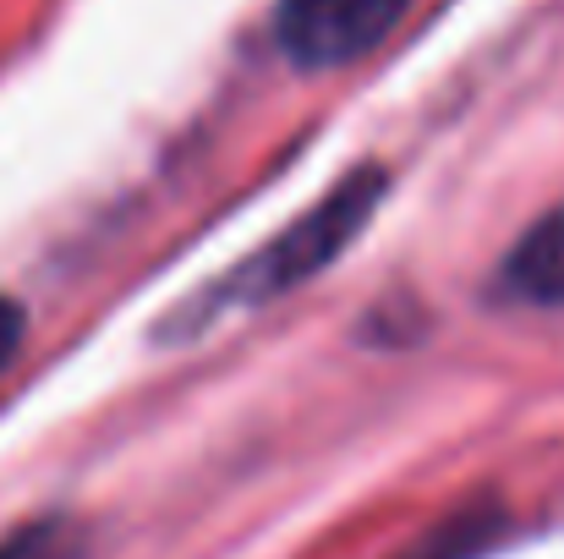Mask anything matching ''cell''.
Returning a JSON list of instances; mask_svg holds the SVG:
<instances>
[{"mask_svg":"<svg viewBox=\"0 0 564 559\" xmlns=\"http://www.w3.org/2000/svg\"><path fill=\"white\" fill-rule=\"evenodd\" d=\"M383 186H389V176L378 165H362L346 182H335L313 208H302L280 236H269L258 252H247V264H236L219 286H208L197 297L187 324H208V319H219L230 308H263V302L296 291L302 280L324 275L357 241V230L373 219Z\"/></svg>","mask_w":564,"mask_h":559,"instance_id":"cell-1","label":"cell"},{"mask_svg":"<svg viewBox=\"0 0 564 559\" xmlns=\"http://www.w3.org/2000/svg\"><path fill=\"white\" fill-rule=\"evenodd\" d=\"M405 17V0H280L274 33L296 66H346L378 50Z\"/></svg>","mask_w":564,"mask_h":559,"instance_id":"cell-2","label":"cell"},{"mask_svg":"<svg viewBox=\"0 0 564 559\" xmlns=\"http://www.w3.org/2000/svg\"><path fill=\"white\" fill-rule=\"evenodd\" d=\"M499 291L532 308H564V203L549 208L505 258Z\"/></svg>","mask_w":564,"mask_h":559,"instance_id":"cell-3","label":"cell"},{"mask_svg":"<svg viewBox=\"0 0 564 559\" xmlns=\"http://www.w3.org/2000/svg\"><path fill=\"white\" fill-rule=\"evenodd\" d=\"M0 559H83V533L66 516H39L0 538Z\"/></svg>","mask_w":564,"mask_h":559,"instance_id":"cell-4","label":"cell"},{"mask_svg":"<svg viewBox=\"0 0 564 559\" xmlns=\"http://www.w3.org/2000/svg\"><path fill=\"white\" fill-rule=\"evenodd\" d=\"M494 527H499L494 516H455V522H444V533L433 544H422L411 559H466L494 538Z\"/></svg>","mask_w":564,"mask_h":559,"instance_id":"cell-5","label":"cell"},{"mask_svg":"<svg viewBox=\"0 0 564 559\" xmlns=\"http://www.w3.org/2000/svg\"><path fill=\"white\" fill-rule=\"evenodd\" d=\"M22 335H28V313L11 297H0V373L11 368V357L22 352Z\"/></svg>","mask_w":564,"mask_h":559,"instance_id":"cell-6","label":"cell"}]
</instances>
